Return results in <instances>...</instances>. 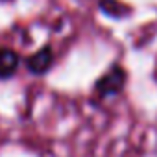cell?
Wrapping results in <instances>:
<instances>
[{"instance_id":"obj_1","label":"cell","mask_w":157,"mask_h":157,"mask_svg":"<svg viewBox=\"0 0 157 157\" xmlns=\"http://www.w3.org/2000/svg\"><path fill=\"white\" fill-rule=\"evenodd\" d=\"M19 57L10 48H0V78H10L15 74Z\"/></svg>"},{"instance_id":"obj_2","label":"cell","mask_w":157,"mask_h":157,"mask_svg":"<svg viewBox=\"0 0 157 157\" xmlns=\"http://www.w3.org/2000/svg\"><path fill=\"white\" fill-rule=\"evenodd\" d=\"M52 61H54V57H52V52H50V48H43V50H39L37 54H33L30 59H28V67H30V70L32 72H46L48 68H50V65H52Z\"/></svg>"}]
</instances>
